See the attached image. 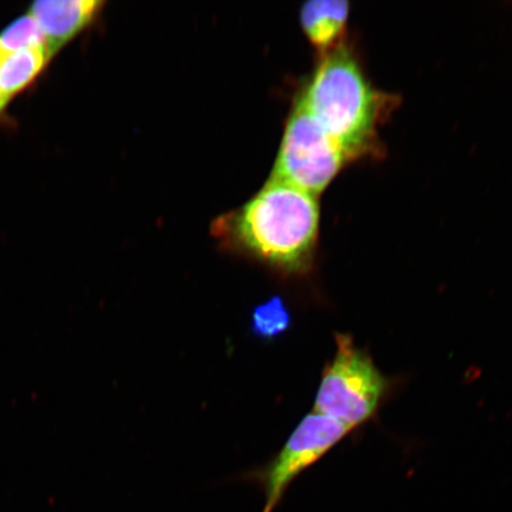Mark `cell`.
Masks as SVG:
<instances>
[{
  "instance_id": "5b68a950",
  "label": "cell",
  "mask_w": 512,
  "mask_h": 512,
  "mask_svg": "<svg viewBox=\"0 0 512 512\" xmlns=\"http://www.w3.org/2000/svg\"><path fill=\"white\" fill-rule=\"evenodd\" d=\"M350 432V428L328 416L316 412L307 414L272 462L253 475L265 494L262 512L277 509L293 480L322 459Z\"/></svg>"
},
{
  "instance_id": "277c9868",
  "label": "cell",
  "mask_w": 512,
  "mask_h": 512,
  "mask_svg": "<svg viewBox=\"0 0 512 512\" xmlns=\"http://www.w3.org/2000/svg\"><path fill=\"white\" fill-rule=\"evenodd\" d=\"M348 162L342 147L297 99L271 177L318 197Z\"/></svg>"
},
{
  "instance_id": "52a82bcc",
  "label": "cell",
  "mask_w": 512,
  "mask_h": 512,
  "mask_svg": "<svg viewBox=\"0 0 512 512\" xmlns=\"http://www.w3.org/2000/svg\"><path fill=\"white\" fill-rule=\"evenodd\" d=\"M349 14V3L344 0H313L300 10V23L312 46L323 55L342 44Z\"/></svg>"
},
{
  "instance_id": "9c48e42d",
  "label": "cell",
  "mask_w": 512,
  "mask_h": 512,
  "mask_svg": "<svg viewBox=\"0 0 512 512\" xmlns=\"http://www.w3.org/2000/svg\"><path fill=\"white\" fill-rule=\"evenodd\" d=\"M30 48H47V46L35 18L27 14L16 19L8 28L0 32V56Z\"/></svg>"
},
{
  "instance_id": "6da1fadb",
  "label": "cell",
  "mask_w": 512,
  "mask_h": 512,
  "mask_svg": "<svg viewBox=\"0 0 512 512\" xmlns=\"http://www.w3.org/2000/svg\"><path fill=\"white\" fill-rule=\"evenodd\" d=\"M319 221L317 196L271 177L251 200L216 219L211 234L229 252L297 277L315 264Z\"/></svg>"
},
{
  "instance_id": "7a4b0ae2",
  "label": "cell",
  "mask_w": 512,
  "mask_h": 512,
  "mask_svg": "<svg viewBox=\"0 0 512 512\" xmlns=\"http://www.w3.org/2000/svg\"><path fill=\"white\" fill-rule=\"evenodd\" d=\"M298 99L350 160L375 149L377 128L390 105L343 43L322 55Z\"/></svg>"
},
{
  "instance_id": "3957f363",
  "label": "cell",
  "mask_w": 512,
  "mask_h": 512,
  "mask_svg": "<svg viewBox=\"0 0 512 512\" xmlns=\"http://www.w3.org/2000/svg\"><path fill=\"white\" fill-rule=\"evenodd\" d=\"M336 354L325 367L315 402L316 413L355 430L380 408L389 388L368 352L350 335L336 334Z\"/></svg>"
},
{
  "instance_id": "8fae6325",
  "label": "cell",
  "mask_w": 512,
  "mask_h": 512,
  "mask_svg": "<svg viewBox=\"0 0 512 512\" xmlns=\"http://www.w3.org/2000/svg\"><path fill=\"white\" fill-rule=\"evenodd\" d=\"M4 105L2 104V101H0V112L3 111Z\"/></svg>"
},
{
  "instance_id": "ba28073f",
  "label": "cell",
  "mask_w": 512,
  "mask_h": 512,
  "mask_svg": "<svg viewBox=\"0 0 512 512\" xmlns=\"http://www.w3.org/2000/svg\"><path fill=\"white\" fill-rule=\"evenodd\" d=\"M51 60L47 48H30L0 56V101L4 107L27 88Z\"/></svg>"
},
{
  "instance_id": "8992f818",
  "label": "cell",
  "mask_w": 512,
  "mask_h": 512,
  "mask_svg": "<svg viewBox=\"0 0 512 512\" xmlns=\"http://www.w3.org/2000/svg\"><path fill=\"white\" fill-rule=\"evenodd\" d=\"M104 2L98 0H40L28 14L40 27L51 59L99 16Z\"/></svg>"
},
{
  "instance_id": "30bf717a",
  "label": "cell",
  "mask_w": 512,
  "mask_h": 512,
  "mask_svg": "<svg viewBox=\"0 0 512 512\" xmlns=\"http://www.w3.org/2000/svg\"><path fill=\"white\" fill-rule=\"evenodd\" d=\"M290 325V312L279 297H273L268 302L255 307L252 316V331L259 338L271 341V339L284 334Z\"/></svg>"
}]
</instances>
